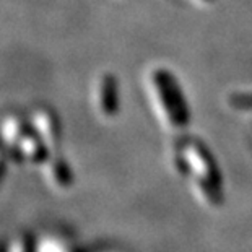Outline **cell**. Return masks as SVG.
<instances>
[{"label":"cell","instance_id":"cell-1","mask_svg":"<svg viewBox=\"0 0 252 252\" xmlns=\"http://www.w3.org/2000/svg\"><path fill=\"white\" fill-rule=\"evenodd\" d=\"M148 87L158 119L171 130H178L186 126L189 112L173 75L164 68H153V72L150 73Z\"/></svg>","mask_w":252,"mask_h":252},{"label":"cell","instance_id":"cell-2","mask_svg":"<svg viewBox=\"0 0 252 252\" xmlns=\"http://www.w3.org/2000/svg\"><path fill=\"white\" fill-rule=\"evenodd\" d=\"M190 2L197 5H208V3H212L213 0H190Z\"/></svg>","mask_w":252,"mask_h":252}]
</instances>
